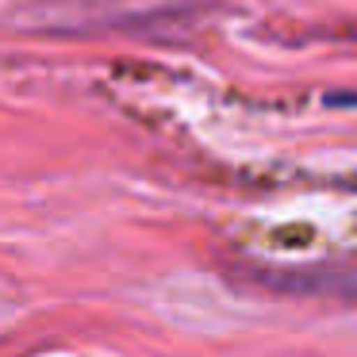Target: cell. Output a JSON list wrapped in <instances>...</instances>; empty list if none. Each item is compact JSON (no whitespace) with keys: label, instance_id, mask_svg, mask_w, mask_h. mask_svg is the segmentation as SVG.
Masks as SVG:
<instances>
[{"label":"cell","instance_id":"obj_1","mask_svg":"<svg viewBox=\"0 0 357 357\" xmlns=\"http://www.w3.org/2000/svg\"><path fill=\"white\" fill-rule=\"evenodd\" d=\"M331 100H342V104H354L357 108V96H331Z\"/></svg>","mask_w":357,"mask_h":357}]
</instances>
